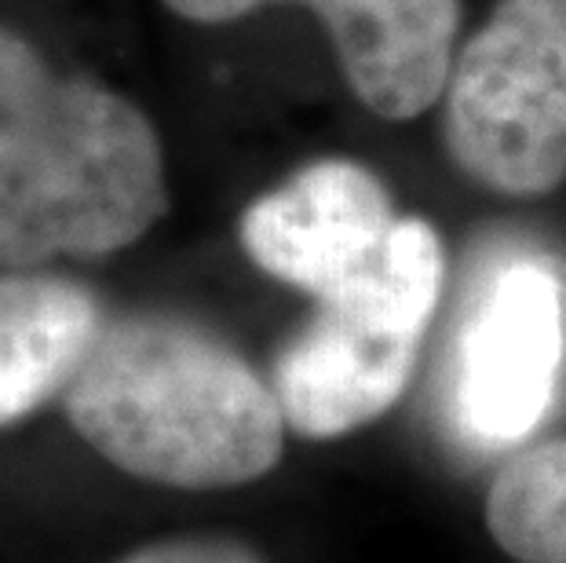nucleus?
Instances as JSON below:
<instances>
[{"mask_svg": "<svg viewBox=\"0 0 566 563\" xmlns=\"http://www.w3.org/2000/svg\"><path fill=\"white\" fill-rule=\"evenodd\" d=\"M63 403L111 465L184 490L268 476L289 428L274 388L231 344L165 311L106 319Z\"/></svg>", "mask_w": 566, "mask_h": 563, "instance_id": "nucleus-1", "label": "nucleus"}, {"mask_svg": "<svg viewBox=\"0 0 566 563\" xmlns=\"http://www.w3.org/2000/svg\"><path fill=\"white\" fill-rule=\"evenodd\" d=\"M165 212L147 114L95 81L55 74L0 27V268L117 253Z\"/></svg>", "mask_w": 566, "mask_h": 563, "instance_id": "nucleus-2", "label": "nucleus"}, {"mask_svg": "<svg viewBox=\"0 0 566 563\" xmlns=\"http://www.w3.org/2000/svg\"><path fill=\"white\" fill-rule=\"evenodd\" d=\"M446 279L442 238L399 217L363 274L318 301V315L274 358L271 388L304 439H340L402 399Z\"/></svg>", "mask_w": 566, "mask_h": 563, "instance_id": "nucleus-3", "label": "nucleus"}, {"mask_svg": "<svg viewBox=\"0 0 566 563\" xmlns=\"http://www.w3.org/2000/svg\"><path fill=\"white\" fill-rule=\"evenodd\" d=\"M446 150L493 195L541 198L566 179V0H501L453 59Z\"/></svg>", "mask_w": 566, "mask_h": 563, "instance_id": "nucleus-4", "label": "nucleus"}, {"mask_svg": "<svg viewBox=\"0 0 566 563\" xmlns=\"http://www.w3.org/2000/svg\"><path fill=\"white\" fill-rule=\"evenodd\" d=\"M566 301L559 274L515 260L493 274L457 358V417L486 447L520 442L541 425L559 385Z\"/></svg>", "mask_w": 566, "mask_h": 563, "instance_id": "nucleus-5", "label": "nucleus"}, {"mask_svg": "<svg viewBox=\"0 0 566 563\" xmlns=\"http://www.w3.org/2000/svg\"><path fill=\"white\" fill-rule=\"evenodd\" d=\"M395 223L377 173L347 158H322L252 201L238 238L260 271L325 301L377 260Z\"/></svg>", "mask_w": 566, "mask_h": 563, "instance_id": "nucleus-6", "label": "nucleus"}, {"mask_svg": "<svg viewBox=\"0 0 566 563\" xmlns=\"http://www.w3.org/2000/svg\"><path fill=\"white\" fill-rule=\"evenodd\" d=\"M322 19L352 92L384 122L431 111L450 81L461 0H271Z\"/></svg>", "mask_w": 566, "mask_h": 563, "instance_id": "nucleus-7", "label": "nucleus"}, {"mask_svg": "<svg viewBox=\"0 0 566 563\" xmlns=\"http://www.w3.org/2000/svg\"><path fill=\"white\" fill-rule=\"evenodd\" d=\"M103 322L84 282L38 268L0 274V428L66 395Z\"/></svg>", "mask_w": 566, "mask_h": 563, "instance_id": "nucleus-8", "label": "nucleus"}, {"mask_svg": "<svg viewBox=\"0 0 566 563\" xmlns=\"http://www.w3.org/2000/svg\"><path fill=\"white\" fill-rule=\"evenodd\" d=\"M486 526L515 563H566V439L509 458L490 483Z\"/></svg>", "mask_w": 566, "mask_h": 563, "instance_id": "nucleus-9", "label": "nucleus"}, {"mask_svg": "<svg viewBox=\"0 0 566 563\" xmlns=\"http://www.w3.org/2000/svg\"><path fill=\"white\" fill-rule=\"evenodd\" d=\"M122 563H263L249 545L234 538H172L147 545Z\"/></svg>", "mask_w": 566, "mask_h": 563, "instance_id": "nucleus-10", "label": "nucleus"}, {"mask_svg": "<svg viewBox=\"0 0 566 563\" xmlns=\"http://www.w3.org/2000/svg\"><path fill=\"white\" fill-rule=\"evenodd\" d=\"M172 15L187 22H201V27H223V22L245 19L252 11H260L271 0H161Z\"/></svg>", "mask_w": 566, "mask_h": 563, "instance_id": "nucleus-11", "label": "nucleus"}]
</instances>
